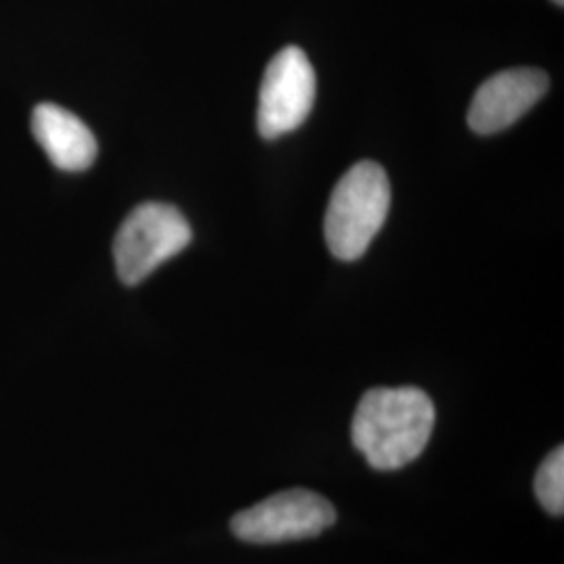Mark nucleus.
Segmentation results:
<instances>
[{
  "instance_id": "1",
  "label": "nucleus",
  "mask_w": 564,
  "mask_h": 564,
  "mask_svg": "<svg viewBox=\"0 0 564 564\" xmlns=\"http://www.w3.org/2000/svg\"><path fill=\"white\" fill-rule=\"evenodd\" d=\"M435 426V405L419 387H377L362 395L351 440L377 470H398L424 452Z\"/></svg>"
},
{
  "instance_id": "9",
  "label": "nucleus",
  "mask_w": 564,
  "mask_h": 564,
  "mask_svg": "<svg viewBox=\"0 0 564 564\" xmlns=\"http://www.w3.org/2000/svg\"><path fill=\"white\" fill-rule=\"evenodd\" d=\"M552 2H554V4H558V7H563L564 4V0H552Z\"/></svg>"
},
{
  "instance_id": "4",
  "label": "nucleus",
  "mask_w": 564,
  "mask_h": 564,
  "mask_svg": "<svg viewBox=\"0 0 564 564\" xmlns=\"http://www.w3.org/2000/svg\"><path fill=\"white\" fill-rule=\"evenodd\" d=\"M335 508L321 494L289 489L237 512L230 529L247 544H282L316 538L335 523Z\"/></svg>"
},
{
  "instance_id": "5",
  "label": "nucleus",
  "mask_w": 564,
  "mask_h": 564,
  "mask_svg": "<svg viewBox=\"0 0 564 564\" xmlns=\"http://www.w3.org/2000/svg\"><path fill=\"white\" fill-rule=\"evenodd\" d=\"M316 99V72L300 46L276 53L263 72L258 99V130L265 141L297 130Z\"/></svg>"
},
{
  "instance_id": "6",
  "label": "nucleus",
  "mask_w": 564,
  "mask_h": 564,
  "mask_svg": "<svg viewBox=\"0 0 564 564\" xmlns=\"http://www.w3.org/2000/svg\"><path fill=\"white\" fill-rule=\"evenodd\" d=\"M550 78L542 69H506L485 80L468 109L473 132L489 137L510 128L547 93Z\"/></svg>"
},
{
  "instance_id": "2",
  "label": "nucleus",
  "mask_w": 564,
  "mask_h": 564,
  "mask_svg": "<svg viewBox=\"0 0 564 564\" xmlns=\"http://www.w3.org/2000/svg\"><path fill=\"white\" fill-rule=\"evenodd\" d=\"M391 207V184L379 163L349 167L333 188L324 216V237L330 253L343 262L360 260L383 228Z\"/></svg>"
},
{
  "instance_id": "8",
  "label": "nucleus",
  "mask_w": 564,
  "mask_h": 564,
  "mask_svg": "<svg viewBox=\"0 0 564 564\" xmlns=\"http://www.w3.org/2000/svg\"><path fill=\"white\" fill-rule=\"evenodd\" d=\"M535 496L538 502L554 517L564 512V449L556 447L547 454L542 466L535 473Z\"/></svg>"
},
{
  "instance_id": "3",
  "label": "nucleus",
  "mask_w": 564,
  "mask_h": 564,
  "mask_svg": "<svg viewBox=\"0 0 564 564\" xmlns=\"http://www.w3.org/2000/svg\"><path fill=\"white\" fill-rule=\"evenodd\" d=\"M191 239V224L174 205L153 202L134 207L113 241L120 281L130 286L139 284L186 249Z\"/></svg>"
},
{
  "instance_id": "7",
  "label": "nucleus",
  "mask_w": 564,
  "mask_h": 564,
  "mask_svg": "<svg viewBox=\"0 0 564 564\" xmlns=\"http://www.w3.org/2000/svg\"><path fill=\"white\" fill-rule=\"evenodd\" d=\"M32 132L46 158L63 172H84L97 160V139L90 128L59 105H39Z\"/></svg>"
}]
</instances>
